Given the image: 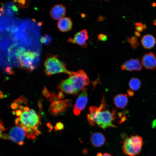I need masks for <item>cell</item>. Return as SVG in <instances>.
<instances>
[{
    "label": "cell",
    "instance_id": "4dcf8cb0",
    "mask_svg": "<svg viewBox=\"0 0 156 156\" xmlns=\"http://www.w3.org/2000/svg\"><path fill=\"white\" fill-rule=\"evenodd\" d=\"M16 115L17 116H20L23 113L22 110L21 109H18L15 111Z\"/></svg>",
    "mask_w": 156,
    "mask_h": 156
},
{
    "label": "cell",
    "instance_id": "4316f807",
    "mask_svg": "<svg viewBox=\"0 0 156 156\" xmlns=\"http://www.w3.org/2000/svg\"><path fill=\"white\" fill-rule=\"evenodd\" d=\"M42 93L44 96L47 98H48L50 95V93L49 92L48 90L45 87H44L42 92Z\"/></svg>",
    "mask_w": 156,
    "mask_h": 156
},
{
    "label": "cell",
    "instance_id": "9a60e30c",
    "mask_svg": "<svg viewBox=\"0 0 156 156\" xmlns=\"http://www.w3.org/2000/svg\"><path fill=\"white\" fill-rule=\"evenodd\" d=\"M58 89L62 92L73 95L78 93L74 87L69 78L62 81L60 84Z\"/></svg>",
    "mask_w": 156,
    "mask_h": 156
},
{
    "label": "cell",
    "instance_id": "ffe728a7",
    "mask_svg": "<svg viewBox=\"0 0 156 156\" xmlns=\"http://www.w3.org/2000/svg\"><path fill=\"white\" fill-rule=\"evenodd\" d=\"M141 83L140 80L136 78H132L129 81V85L131 89L137 90L140 87Z\"/></svg>",
    "mask_w": 156,
    "mask_h": 156
},
{
    "label": "cell",
    "instance_id": "8fae6325",
    "mask_svg": "<svg viewBox=\"0 0 156 156\" xmlns=\"http://www.w3.org/2000/svg\"><path fill=\"white\" fill-rule=\"evenodd\" d=\"M9 135L10 139L12 141L21 145L23 144L25 135L21 127L16 126L13 127L10 131Z\"/></svg>",
    "mask_w": 156,
    "mask_h": 156
},
{
    "label": "cell",
    "instance_id": "603a6c76",
    "mask_svg": "<svg viewBox=\"0 0 156 156\" xmlns=\"http://www.w3.org/2000/svg\"><path fill=\"white\" fill-rule=\"evenodd\" d=\"M14 102L16 103L18 105L23 103L25 105L28 103L27 99L25 96L21 95L20 97L14 101Z\"/></svg>",
    "mask_w": 156,
    "mask_h": 156
},
{
    "label": "cell",
    "instance_id": "e575fe53",
    "mask_svg": "<svg viewBox=\"0 0 156 156\" xmlns=\"http://www.w3.org/2000/svg\"><path fill=\"white\" fill-rule=\"evenodd\" d=\"M47 126L51 130L53 128V126L51 123L49 122L47 124Z\"/></svg>",
    "mask_w": 156,
    "mask_h": 156
},
{
    "label": "cell",
    "instance_id": "d6a6232c",
    "mask_svg": "<svg viewBox=\"0 0 156 156\" xmlns=\"http://www.w3.org/2000/svg\"><path fill=\"white\" fill-rule=\"evenodd\" d=\"M42 100L41 99H40L38 103V106L39 107V111H40L42 109Z\"/></svg>",
    "mask_w": 156,
    "mask_h": 156
},
{
    "label": "cell",
    "instance_id": "8992f818",
    "mask_svg": "<svg viewBox=\"0 0 156 156\" xmlns=\"http://www.w3.org/2000/svg\"><path fill=\"white\" fill-rule=\"evenodd\" d=\"M38 56L39 54L35 52H24L19 56L18 61L21 66L31 72L35 69L33 65V63L35 60Z\"/></svg>",
    "mask_w": 156,
    "mask_h": 156
},
{
    "label": "cell",
    "instance_id": "74e56055",
    "mask_svg": "<svg viewBox=\"0 0 156 156\" xmlns=\"http://www.w3.org/2000/svg\"><path fill=\"white\" fill-rule=\"evenodd\" d=\"M24 107L23 105H18V108L21 110H23L24 111Z\"/></svg>",
    "mask_w": 156,
    "mask_h": 156
},
{
    "label": "cell",
    "instance_id": "5b68a950",
    "mask_svg": "<svg viewBox=\"0 0 156 156\" xmlns=\"http://www.w3.org/2000/svg\"><path fill=\"white\" fill-rule=\"evenodd\" d=\"M115 119V111L114 109L112 113L109 110L101 111L97 116V124L103 129L108 127H116L117 126L112 123Z\"/></svg>",
    "mask_w": 156,
    "mask_h": 156
},
{
    "label": "cell",
    "instance_id": "ac0fdd59",
    "mask_svg": "<svg viewBox=\"0 0 156 156\" xmlns=\"http://www.w3.org/2000/svg\"><path fill=\"white\" fill-rule=\"evenodd\" d=\"M128 101V98L126 94H119L116 96L114 99V103L116 106L118 108H122L127 105Z\"/></svg>",
    "mask_w": 156,
    "mask_h": 156
},
{
    "label": "cell",
    "instance_id": "ba28073f",
    "mask_svg": "<svg viewBox=\"0 0 156 156\" xmlns=\"http://www.w3.org/2000/svg\"><path fill=\"white\" fill-rule=\"evenodd\" d=\"M71 100H60L51 103L49 109V112L52 115L57 116L64 112L66 109L71 106Z\"/></svg>",
    "mask_w": 156,
    "mask_h": 156
},
{
    "label": "cell",
    "instance_id": "30bf717a",
    "mask_svg": "<svg viewBox=\"0 0 156 156\" xmlns=\"http://www.w3.org/2000/svg\"><path fill=\"white\" fill-rule=\"evenodd\" d=\"M104 101V97H103L101 103L99 107L94 106H91L89 107V113L87 114V119L90 125L93 126L97 124V115L105 106Z\"/></svg>",
    "mask_w": 156,
    "mask_h": 156
},
{
    "label": "cell",
    "instance_id": "2e32d148",
    "mask_svg": "<svg viewBox=\"0 0 156 156\" xmlns=\"http://www.w3.org/2000/svg\"><path fill=\"white\" fill-rule=\"evenodd\" d=\"M90 141L93 146L96 147H99L105 144V138L101 133L95 132L91 135Z\"/></svg>",
    "mask_w": 156,
    "mask_h": 156
},
{
    "label": "cell",
    "instance_id": "5bb4252c",
    "mask_svg": "<svg viewBox=\"0 0 156 156\" xmlns=\"http://www.w3.org/2000/svg\"><path fill=\"white\" fill-rule=\"evenodd\" d=\"M142 64L138 58L126 61L121 66V69L128 71L133 70L140 71L142 69Z\"/></svg>",
    "mask_w": 156,
    "mask_h": 156
},
{
    "label": "cell",
    "instance_id": "f1b7e54d",
    "mask_svg": "<svg viewBox=\"0 0 156 156\" xmlns=\"http://www.w3.org/2000/svg\"><path fill=\"white\" fill-rule=\"evenodd\" d=\"M5 130L4 126L3 123L1 120H0V135L3 131Z\"/></svg>",
    "mask_w": 156,
    "mask_h": 156
},
{
    "label": "cell",
    "instance_id": "60d3db41",
    "mask_svg": "<svg viewBox=\"0 0 156 156\" xmlns=\"http://www.w3.org/2000/svg\"><path fill=\"white\" fill-rule=\"evenodd\" d=\"M96 156H103V155L101 153H99L97 154Z\"/></svg>",
    "mask_w": 156,
    "mask_h": 156
},
{
    "label": "cell",
    "instance_id": "ab89813d",
    "mask_svg": "<svg viewBox=\"0 0 156 156\" xmlns=\"http://www.w3.org/2000/svg\"><path fill=\"white\" fill-rule=\"evenodd\" d=\"M103 156H112L111 155L108 153H105L103 155Z\"/></svg>",
    "mask_w": 156,
    "mask_h": 156
},
{
    "label": "cell",
    "instance_id": "7bdbcfd3",
    "mask_svg": "<svg viewBox=\"0 0 156 156\" xmlns=\"http://www.w3.org/2000/svg\"><path fill=\"white\" fill-rule=\"evenodd\" d=\"M153 23L155 25H156V20H154L153 22Z\"/></svg>",
    "mask_w": 156,
    "mask_h": 156
},
{
    "label": "cell",
    "instance_id": "e0dca14e",
    "mask_svg": "<svg viewBox=\"0 0 156 156\" xmlns=\"http://www.w3.org/2000/svg\"><path fill=\"white\" fill-rule=\"evenodd\" d=\"M57 26L61 31L64 32L68 31L71 29L73 23L70 18L64 17L59 20Z\"/></svg>",
    "mask_w": 156,
    "mask_h": 156
},
{
    "label": "cell",
    "instance_id": "3957f363",
    "mask_svg": "<svg viewBox=\"0 0 156 156\" xmlns=\"http://www.w3.org/2000/svg\"><path fill=\"white\" fill-rule=\"evenodd\" d=\"M122 143L123 152L128 156H135L138 154L144 143L142 138L138 135H131Z\"/></svg>",
    "mask_w": 156,
    "mask_h": 156
},
{
    "label": "cell",
    "instance_id": "f546056e",
    "mask_svg": "<svg viewBox=\"0 0 156 156\" xmlns=\"http://www.w3.org/2000/svg\"><path fill=\"white\" fill-rule=\"evenodd\" d=\"M10 106L12 109H16L18 107V105L14 102L11 104Z\"/></svg>",
    "mask_w": 156,
    "mask_h": 156
},
{
    "label": "cell",
    "instance_id": "4fadbf2b",
    "mask_svg": "<svg viewBox=\"0 0 156 156\" xmlns=\"http://www.w3.org/2000/svg\"><path fill=\"white\" fill-rule=\"evenodd\" d=\"M66 13L65 7L61 4L55 5L51 8L49 12L51 17L55 20H59L64 17Z\"/></svg>",
    "mask_w": 156,
    "mask_h": 156
},
{
    "label": "cell",
    "instance_id": "cb8c5ba5",
    "mask_svg": "<svg viewBox=\"0 0 156 156\" xmlns=\"http://www.w3.org/2000/svg\"><path fill=\"white\" fill-rule=\"evenodd\" d=\"M54 128L56 131L61 130L64 129V125L62 122H59L56 123Z\"/></svg>",
    "mask_w": 156,
    "mask_h": 156
},
{
    "label": "cell",
    "instance_id": "b9f144b4",
    "mask_svg": "<svg viewBox=\"0 0 156 156\" xmlns=\"http://www.w3.org/2000/svg\"><path fill=\"white\" fill-rule=\"evenodd\" d=\"M142 27L143 29H145L146 27V26L145 24H143V25Z\"/></svg>",
    "mask_w": 156,
    "mask_h": 156
},
{
    "label": "cell",
    "instance_id": "1f68e13d",
    "mask_svg": "<svg viewBox=\"0 0 156 156\" xmlns=\"http://www.w3.org/2000/svg\"><path fill=\"white\" fill-rule=\"evenodd\" d=\"M127 94L130 96H132L134 94V92L133 90L129 89L127 90Z\"/></svg>",
    "mask_w": 156,
    "mask_h": 156
},
{
    "label": "cell",
    "instance_id": "7a4b0ae2",
    "mask_svg": "<svg viewBox=\"0 0 156 156\" xmlns=\"http://www.w3.org/2000/svg\"><path fill=\"white\" fill-rule=\"evenodd\" d=\"M45 72L49 76L62 73L69 74L71 71L66 68V64L60 60L57 55H50L47 57L44 62Z\"/></svg>",
    "mask_w": 156,
    "mask_h": 156
},
{
    "label": "cell",
    "instance_id": "83f0119b",
    "mask_svg": "<svg viewBox=\"0 0 156 156\" xmlns=\"http://www.w3.org/2000/svg\"><path fill=\"white\" fill-rule=\"evenodd\" d=\"M49 40V37L46 36L42 37L41 39V42L43 43L48 42Z\"/></svg>",
    "mask_w": 156,
    "mask_h": 156
},
{
    "label": "cell",
    "instance_id": "52a82bcc",
    "mask_svg": "<svg viewBox=\"0 0 156 156\" xmlns=\"http://www.w3.org/2000/svg\"><path fill=\"white\" fill-rule=\"evenodd\" d=\"M88 97L87 89L84 88L78 96L73 107V112L75 116H78L84 109L88 102Z\"/></svg>",
    "mask_w": 156,
    "mask_h": 156
},
{
    "label": "cell",
    "instance_id": "ee69618b",
    "mask_svg": "<svg viewBox=\"0 0 156 156\" xmlns=\"http://www.w3.org/2000/svg\"><path fill=\"white\" fill-rule=\"evenodd\" d=\"M12 114H13V115H15V114H16L15 111H13L12 112Z\"/></svg>",
    "mask_w": 156,
    "mask_h": 156
},
{
    "label": "cell",
    "instance_id": "277c9868",
    "mask_svg": "<svg viewBox=\"0 0 156 156\" xmlns=\"http://www.w3.org/2000/svg\"><path fill=\"white\" fill-rule=\"evenodd\" d=\"M68 78L78 92L89 83L88 76L82 70L75 72L71 71Z\"/></svg>",
    "mask_w": 156,
    "mask_h": 156
},
{
    "label": "cell",
    "instance_id": "9c48e42d",
    "mask_svg": "<svg viewBox=\"0 0 156 156\" xmlns=\"http://www.w3.org/2000/svg\"><path fill=\"white\" fill-rule=\"evenodd\" d=\"M89 38L88 32L86 29L81 30L74 35L73 38H69L67 41L73 44H76L83 47H87L86 42Z\"/></svg>",
    "mask_w": 156,
    "mask_h": 156
},
{
    "label": "cell",
    "instance_id": "484cf974",
    "mask_svg": "<svg viewBox=\"0 0 156 156\" xmlns=\"http://www.w3.org/2000/svg\"><path fill=\"white\" fill-rule=\"evenodd\" d=\"M135 24L136 27V29L138 31L141 32L143 30V25L141 23H135Z\"/></svg>",
    "mask_w": 156,
    "mask_h": 156
},
{
    "label": "cell",
    "instance_id": "6da1fadb",
    "mask_svg": "<svg viewBox=\"0 0 156 156\" xmlns=\"http://www.w3.org/2000/svg\"><path fill=\"white\" fill-rule=\"evenodd\" d=\"M40 118L39 114L31 109L29 112H23L20 117L15 119V123L16 126L23 129L28 139L34 140L41 133L38 128L40 124Z\"/></svg>",
    "mask_w": 156,
    "mask_h": 156
},
{
    "label": "cell",
    "instance_id": "836d02e7",
    "mask_svg": "<svg viewBox=\"0 0 156 156\" xmlns=\"http://www.w3.org/2000/svg\"><path fill=\"white\" fill-rule=\"evenodd\" d=\"M59 98L60 99H62L64 98V96L63 94V92H60L57 95Z\"/></svg>",
    "mask_w": 156,
    "mask_h": 156
},
{
    "label": "cell",
    "instance_id": "f35d334b",
    "mask_svg": "<svg viewBox=\"0 0 156 156\" xmlns=\"http://www.w3.org/2000/svg\"><path fill=\"white\" fill-rule=\"evenodd\" d=\"M4 97V95L3 94L2 92V91H0V98L1 99H2V98H3Z\"/></svg>",
    "mask_w": 156,
    "mask_h": 156
},
{
    "label": "cell",
    "instance_id": "7402d4cb",
    "mask_svg": "<svg viewBox=\"0 0 156 156\" xmlns=\"http://www.w3.org/2000/svg\"><path fill=\"white\" fill-rule=\"evenodd\" d=\"M51 103L57 102L61 100L56 95L54 91L50 93V95L49 97L47 99Z\"/></svg>",
    "mask_w": 156,
    "mask_h": 156
},
{
    "label": "cell",
    "instance_id": "8d00e7d4",
    "mask_svg": "<svg viewBox=\"0 0 156 156\" xmlns=\"http://www.w3.org/2000/svg\"><path fill=\"white\" fill-rule=\"evenodd\" d=\"M135 35L137 37H140V34L137 31H135Z\"/></svg>",
    "mask_w": 156,
    "mask_h": 156
},
{
    "label": "cell",
    "instance_id": "d4e9b609",
    "mask_svg": "<svg viewBox=\"0 0 156 156\" xmlns=\"http://www.w3.org/2000/svg\"><path fill=\"white\" fill-rule=\"evenodd\" d=\"M97 38L99 41H105L107 39V36L104 34H101L98 35Z\"/></svg>",
    "mask_w": 156,
    "mask_h": 156
},
{
    "label": "cell",
    "instance_id": "d6986e66",
    "mask_svg": "<svg viewBox=\"0 0 156 156\" xmlns=\"http://www.w3.org/2000/svg\"><path fill=\"white\" fill-rule=\"evenodd\" d=\"M141 43L143 47L146 49H150L154 46L156 40L155 38L152 35L147 34L142 37Z\"/></svg>",
    "mask_w": 156,
    "mask_h": 156
},
{
    "label": "cell",
    "instance_id": "7c38bea8",
    "mask_svg": "<svg viewBox=\"0 0 156 156\" xmlns=\"http://www.w3.org/2000/svg\"><path fill=\"white\" fill-rule=\"evenodd\" d=\"M141 62L142 65L146 69L152 70L156 69V56L153 52L144 55Z\"/></svg>",
    "mask_w": 156,
    "mask_h": 156
},
{
    "label": "cell",
    "instance_id": "44dd1931",
    "mask_svg": "<svg viewBox=\"0 0 156 156\" xmlns=\"http://www.w3.org/2000/svg\"><path fill=\"white\" fill-rule=\"evenodd\" d=\"M126 40L131 44L133 49H135L139 44L137 38L135 36L128 37Z\"/></svg>",
    "mask_w": 156,
    "mask_h": 156
},
{
    "label": "cell",
    "instance_id": "d590c367",
    "mask_svg": "<svg viewBox=\"0 0 156 156\" xmlns=\"http://www.w3.org/2000/svg\"><path fill=\"white\" fill-rule=\"evenodd\" d=\"M24 111H25V112H29V108L27 106L24 107Z\"/></svg>",
    "mask_w": 156,
    "mask_h": 156
}]
</instances>
